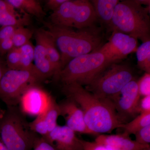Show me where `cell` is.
I'll use <instances>...</instances> for the list:
<instances>
[{
    "instance_id": "cell-9",
    "label": "cell",
    "mask_w": 150,
    "mask_h": 150,
    "mask_svg": "<svg viewBox=\"0 0 150 150\" xmlns=\"http://www.w3.org/2000/svg\"><path fill=\"white\" fill-rule=\"evenodd\" d=\"M141 98L137 82H129L111 101L119 119L124 124L139 115L138 104Z\"/></svg>"
},
{
    "instance_id": "cell-14",
    "label": "cell",
    "mask_w": 150,
    "mask_h": 150,
    "mask_svg": "<svg viewBox=\"0 0 150 150\" xmlns=\"http://www.w3.org/2000/svg\"><path fill=\"white\" fill-rule=\"evenodd\" d=\"M35 45L34 46V65L35 71L42 81L55 76V72L48 60L45 44L40 28L35 31Z\"/></svg>"
},
{
    "instance_id": "cell-22",
    "label": "cell",
    "mask_w": 150,
    "mask_h": 150,
    "mask_svg": "<svg viewBox=\"0 0 150 150\" xmlns=\"http://www.w3.org/2000/svg\"><path fill=\"white\" fill-rule=\"evenodd\" d=\"M48 128L49 134L57 126V120L60 115L59 104L53 98L51 104L46 112L42 114Z\"/></svg>"
},
{
    "instance_id": "cell-5",
    "label": "cell",
    "mask_w": 150,
    "mask_h": 150,
    "mask_svg": "<svg viewBox=\"0 0 150 150\" xmlns=\"http://www.w3.org/2000/svg\"><path fill=\"white\" fill-rule=\"evenodd\" d=\"M111 63L99 51L71 60L55 78L63 84L76 83L88 86Z\"/></svg>"
},
{
    "instance_id": "cell-23",
    "label": "cell",
    "mask_w": 150,
    "mask_h": 150,
    "mask_svg": "<svg viewBox=\"0 0 150 150\" xmlns=\"http://www.w3.org/2000/svg\"><path fill=\"white\" fill-rule=\"evenodd\" d=\"M33 34L32 30L24 26L18 28L12 37L14 47L19 48L26 44L30 41Z\"/></svg>"
},
{
    "instance_id": "cell-1",
    "label": "cell",
    "mask_w": 150,
    "mask_h": 150,
    "mask_svg": "<svg viewBox=\"0 0 150 150\" xmlns=\"http://www.w3.org/2000/svg\"><path fill=\"white\" fill-rule=\"evenodd\" d=\"M62 90L81 108L88 128L94 135L110 134L123 125L110 100L98 97L77 83L63 85Z\"/></svg>"
},
{
    "instance_id": "cell-16",
    "label": "cell",
    "mask_w": 150,
    "mask_h": 150,
    "mask_svg": "<svg viewBox=\"0 0 150 150\" xmlns=\"http://www.w3.org/2000/svg\"><path fill=\"white\" fill-rule=\"evenodd\" d=\"M99 20L108 28L113 14L115 6L119 2L118 0H92L91 1Z\"/></svg>"
},
{
    "instance_id": "cell-28",
    "label": "cell",
    "mask_w": 150,
    "mask_h": 150,
    "mask_svg": "<svg viewBox=\"0 0 150 150\" xmlns=\"http://www.w3.org/2000/svg\"><path fill=\"white\" fill-rule=\"evenodd\" d=\"M33 150H57L53 145L42 137H38L33 145Z\"/></svg>"
},
{
    "instance_id": "cell-34",
    "label": "cell",
    "mask_w": 150,
    "mask_h": 150,
    "mask_svg": "<svg viewBox=\"0 0 150 150\" xmlns=\"http://www.w3.org/2000/svg\"><path fill=\"white\" fill-rule=\"evenodd\" d=\"M66 1L67 0H48L46 1V6L48 9L55 11Z\"/></svg>"
},
{
    "instance_id": "cell-36",
    "label": "cell",
    "mask_w": 150,
    "mask_h": 150,
    "mask_svg": "<svg viewBox=\"0 0 150 150\" xmlns=\"http://www.w3.org/2000/svg\"><path fill=\"white\" fill-rule=\"evenodd\" d=\"M5 112V109H3L2 108L0 107V120L2 119L4 115Z\"/></svg>"
},
{
    "instance_id": "cell-6",
    "label": "cell",
    "mask_w": 150,
    "mask_h": 150,
    "mask_svg": "<svg viewBox=\"0 0 150 150\" xmlns=\"http://www.w3.org/2000/svg\"><path fill=\"white\" fill-rule=\"evenodd\" d=\"M134 79V73L129 66L112 63L85 88L98 97L112 100L127 83Z\"/></svg>"
},
{
    "instance_id": "cell-15",
    "label": "cell",
    "mask_w": 150,
    "mask_h": 150,
    "mask_svg": "<svg viewBox=\"0 0 150 150\" xmlns=\"http://www.w3.org/2000/svg\"><path fill=\"white\" fill-rule=\"evenodd\" d=\"M95 142L109 150H145L150 146L140 144L124 134H100Z\"/></svg>"
},
{
    "instance_id": "cell-2",
    "label": "cell",
    "mask_w": 150,
    "mask_h": 150,
    "mask_svg": "<svg viewBox=\"0 0 150 150\" xmlns=\"http://www.w3.org/2000/svg\"><path fill=\"white\" fill-rule=\"evenodd\" d=\"M44 23L60 53L62 70L72 59L98 51L102 46V29L96 25L76 29Z\"/></svg>"
},
{
    "instance_id": "cell-31",
    "label": "cell",
    "mask_w": 150,
    "mask_h": 150,
    "mask_svg": "<svg viewBox=\"0 0 150 150\" xmlns=\"http://www.w3.org/2000/svg\"><path fill=\"white\" fill-rule=\"evenodd\" d=\"M139 114L150 112V95L141 97L138 104Z\"/></svg>"
},
{
    "instance_id": "cell-29",
    "label": "cell",
    "mask_w": 150,
    "mask_h": 150,
    "mask_svg": "<svg viewBox=\"0 0 150 150\" xmlns=\"http://www.w3.org/2000/svg\"><path fill=\"white\" fill-rule=\"evenodd\" d=\"M14 47L12 38L0 40V56L6 55Z\"/></svg>"
},
{
    "instance_id": "cell-12",
    "label": "cell",
    "mask_w": 150,
    "mask_h": 150,
    "mask_svg": "<svg viewBox=\"0 0 150 150\" xmlns=\"http://www.w3.org/2000/svg\"><path fill=\"white\" fill-rule=\"evenodd\" d=\"M58 104L60 116L64 118L66 126L75 133L94 135L88 128L83 112L76 103L67 97Z\"/></svg>"
},
{
    "instance_id": "cell-3",
    "label": "cell",
    "mask_w": 150,
    "mask_h": 150,
    "mask_svg": "<svg viewBox=\"0 0 150 150\" xmlns=\"http://www.w3.org/2000/svg\"><path fill=\"white\" fill-rule=\"evenodd\" d=\"M150 6L139 0H125L117 4L109 28L141 40H150Z\"/></svg>"
},
{
    "instance_id": "cell-35",
    "label": "cell",
    "mask_w": 150,
    "mask_h": 150,
    "mask_svg": "<svg viewBox=\"0 0 150 150\" xmlns=\"http://www.w3.org/2000/svg\"><path fill=\"white\" fill-rule=\"evenodd\" d=\"M8 69L6 64V61H4L2 57L0 56V80L6 71Z\"/></svg>"
},
{
    "instance_id": "cell-24",
    "label": "cell",
    "mask_w": 150,
    "mask_h": 150,
    "mask_svg": "<svg viewBox=\"0 0 150 150\" xmlns=\"http://www.w3.org/2000/svg\"><path fill=\"white\" fill-rule=\"evenodd\" d=\"M28 18H19L18 15L0 11V26H24L28 24Z\"/></svg>"
},
{
    "instance_id": "cell-18",
    "label": "cell",
    "mask_w": 150,
    "mask_h": 150,
    "mask_svg": "<svg viewBox=\"0 0 150 150\" xmlns=\"http://www.w3.org/2000/svg\"><path fill=\"white\" fill-rule=\"evenodd\" d=\"M15 9L41 20L46 16L41 5L35 0H7Z\"/></svg>"
},
{
    "instance_id": "cell-37",
    "label": "cell",
    "mask_w": 150,
    "mask_h": 150,
    "mask_svg": "<svg viewBox=\"0 0 150 150\" xmlns=\"http://www.w3.org/2000/svg\"><path fill=\"white\" fill-rule=\"evenodd\" d=\"M0 150H8L1 140H0Z\"/></svg>"
},
{
    "instance_id": "cell-32",
    "label": "cell",
    "mask_w": 150,
    "mask_h": 150,
    "mask_svg": "<svg viewBox=\"0 0 150 150\" xmlns=\"http://www.w3.org/2000/svg\"><path fill=\"white\" fill-rule=\"evenodd\" d=\"M83 150H109L96 142H91L81 140Z\"/></svg>"
},
{
    "instance_id": "cell-30",
    "label": "cell",
    "mask_w": 150,
    "mask_h": 150,
    "mask_svg": "<svg viewBox=\"0 0 150 150\" xmlns=\"http://www.w3.org/2000/svg\"><path fill=\"white\" fill-rule=\"evenodd\" d=\"M19 26H4L0 28V40L12 37L17 28Z\"/></svg>"
},
{
    "instance_id": "cell-26",
    "label": "cell",
    "mask_w": 150,
    "mask_h": 150,
    "mask_svg": "<svg viewBox=\"0 0 150 150\" xmlns=\"http://www.w3.org/2000/svg\"><path fill=\"white\" fill-rule=\"evenodd\" d=\"M137 82L138 89L141 97L150 95V74L144 75Z\"/></svg>"
},
{
    "instance_id": "cell-4",
    "label": "cell",
    "mask_w": 150,
    "mask_h": 150,
    "mask_svg": "<svg viewBox=\"0 0 150 150\" xmlns=\"http://www.w3.org/2000/svg\"><path fill=\"white\" fill-rule=\"evenodd\" d=\"M37 134L17 107L7 108L0 120V140L8 150H33Z\"/></svg>"
},
{
    "instance_id": "cell-19",
    "label": "cell",
    "mask_w": 150,
    "mask_h": 150,
    "mask_svg": "<svg viewBox=\"0 0 150 150\" xmlns=\"http://www.w3.org/2000/svg\"><path fill=\"white\" fill-rule=\"evenodd\" d=\"M150 125V112L140 113L128 123H124L120 129H123L122 134L129 136L135 134L145 126Z\"/></svg>"
},
{
    "instance_id": "cell-7",
    "label": "cell",
    "mask_w": 150,
    "mask_h": 150,
    "mask_svg": "<svg viewBox=\"0 0 150 150\" xmlns=\"http://www.w3.org/2000/svg\"><path fill=\"white\" fill-rule=\"evenodd\" d=\"M55 25L81 29L96 25L98 21L91 1L67 0L50 16Z\"/></svg>"
},
{
    "instance_id": "cell-21",
    "label": "cell",
    "mask_w": 150,
    "mask_h": 150,
    "mask_svg": "<svg viewBox=\"0 0 150 150\" xmlns=\"http://www.w3.org/2000/svg\"><path fill=\"white\" fill-rule=\"evenodd\" d=\"M136 52L138 67L145 73L150 74V40L142 43Z\"/></svg>"
},
{
    "instance_id": "cell-38",
    "label": "cell",
    "mask_w": 150,
    "mask_h": 150,
    "mask_svg": "<svg viewBox=\"0 0 150 150\" xmlns=\"http://www.w3.org/2000/svg\"><path fill=\"white\" fill-rule=\"evenodd\" d=\"M145 150H150V148H149V149H147Z\"/></svg>"
},
{
    "instance_id": "cell-11",
    "label": "cell",
    "mask_w": 150,
    "mask_h": 150,
    "mask_svg": "<svg viewBox=\"0 0 150 150\" xmlns=\"http://www.w3.org/2000/svg\"><path fill=\"white\" fill-rule=\"evenodd\" d=\"M53 99L39 84L34 85L23 94L19 102V109L24 115L36 117L46 112Z\"/></svg>"
},
{
    "instance_id": "cell-27",
    "label": "cell",
    "mask_w": 150,
    "mask_h": 150,
    "mask_svg": "<svg viewBox=\"0 0 150 150\" xmlns=\"http://www.w3.org/2000/svg\"><path fill=\"white\" fill-rule=\"evenodd\" d=\"M135 140L137 143L145 146H150V125L145 126L135 134Z\"/></svg>"
},
{
    "instance_id": "cell-25",
    "label": "cell",
    "mask_w": 150,
    "mask_h": 150,
    "mask_svg": "<svg viewBox=\"0 0 150 150\" xmlns=\"http://www.w3.org/2000/svg\"><path fill=\"white\" fill-rule=\"evenodd\" d=\"M6 62L9 69L21 70V57L19 48L14 47L7 53Z\"/></svg>"
},
{
    "instance_id": "cell-10",
    "label": "cell",
    "mask_w": 150,
    "mask_h": 150,
    "mask_svg": "<svg viewBox=\"0 0 150 150\" xmlns=\"http://www.w3.org/2000/svg\"><path fill=\"white\" fill-rule=\"evenodd\" d=\"M112 32L108 42L98 50L111 64L125 59L129 54L137 51L138 48V40L136 38L122 33Z\"/></svg>"
},
{
    "instance_id": "cell-20",
    "label": "cell",
    "mask_w": 150,
    "mask_h": 150,
    "mask_svg": "<svg viewBox=\"0 0 150 150\" xmlns=\"http://www.w3.org/2000/svg\"><path fill=\"white\" fill-rule=\"evenodd\" d=\"M19 49L21 57V70L31 71L37 74L33 64L34 46L29 41Z\"/></svg>"
},
{
    "instance_id": "cell-8",
    "label": "cell",
    "mask_w": 150,
    "mask_h": 150,
    "mask_svg": "<svg viewBox=\"0 0 150 150\" xmlns=\"http://www.w3.org/2000/svg\"><path fill=\"white\" fill-rule=\"evenodd\" d=\"M42 82L38 75L34 72L8 69L0 80V99L7 108L17 107L25 90Z\"/></svg>"
},
{
    "instance_id": "cell-33",
    "label": "cell",
    "mask_w": 150,
    "mask_h": 150,
    "mask_svg": "<svg viewBox=\"0 0 150 150\" xmlns=\"http://www.w3.org/2000/svg\"><path fill=\"white\" fill-rule=\"evenodd\" d=\"M0 11L18 15L16 9L7 0H0Z\"/></svg>"
},
{
    "instance_id": "cell-13",
    "label": "cell",
    "mask_w": 150,
    "mask_h": 150,
    "mask_svg": "<svg viewBox=\"0 0 150 150\" xmlns=\"http://www.w3.org/2000/svg\"><path fill=\"white\" fill-rule=\"evenodd\" d=\"M43 139L57 150H83L81 139L77 137L74 131L66 125H57Z\"/></svg>"
},
{
    "instance_id": "cell-17",
    "label": "cell",
    "mask_w": 150,
    "mask_h": 150,
    "mask_svg": "<svg viewBox=\"0 0 150 150\" xmlns=\"http://www.w3.org/2000/svg\"><path fill=\"white\" fill-rule=\"evenodd\" d=\"M48 60L55 72L54 79L62 70L61 56L53 37L47 30L40 28Z\"/></svg>"
}]
</instances>
